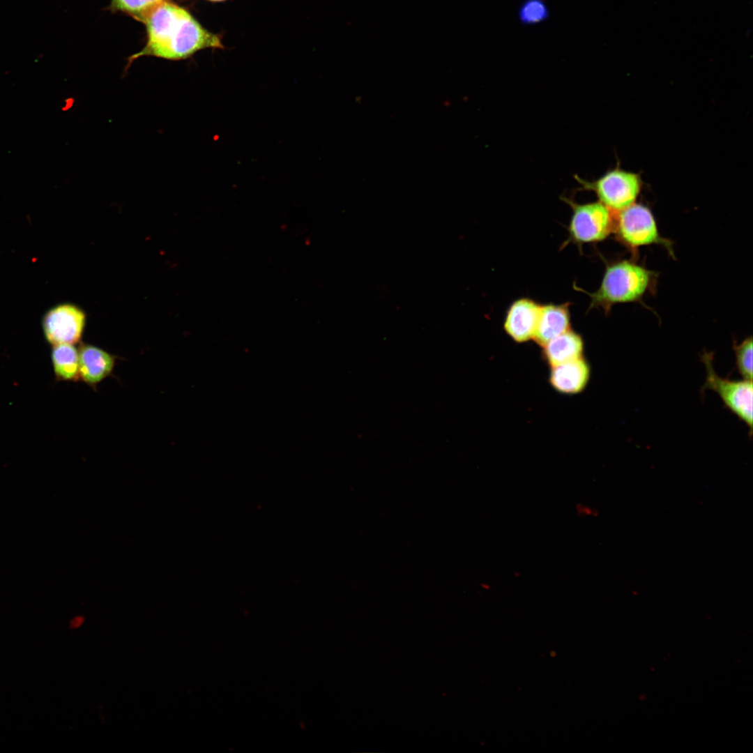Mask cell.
Returning a JSON list of instances; mask_svg holds the SVG:
<instances>
[{"label":"cell","instance_id":"6da1fadb","mask_svg":"<svg viewBox=\"0 0 753 753\" xmlns=\"http://www.w3.org/2000/svg\"><path fill=\"white\" fill-rule=\"evenodd\" d=\"M142 22L146 27L147 43L129 58V63L144 56L179 60L204 48L223 47L218 36L204 29L187 10L168 0L153 8Z\"/></svg>","mask_w":753,"mask_h":753},{"label":"cell","instance_id":"7a4b0ae2","mask_svg":"<svg viewBox=\"0 0 753 753\" xmlns=\"http://www.w3.org/2000/svg\"><path fill=\"white\" fill-rule=\"evenodd\" d=\"M656 280L655 273L634 261L609 263L597 291L586 292L591 307H600L607 313L616 304L639 301L654 289Z\"/></svg>","mask_w":753,"mask_h":753},{"label":"cell","instance_id":"3957f363","mask_svg":"<svg viewBox=\"0 0 753 753\" xmlns=\"http://www.w3.org/2000/svg\"><path fill=\"white\" fill-rule=\"evenodd\" d=\"M618 213L614 220L613 231L623 245L636 252L640 247L660 245L674 256L671 242L661 236L648 207L634 203Z\"/></svg>","mask_w":753,"mask_h":753},{"label":"cell","instance_id":"277c9868","mask_svg":"<svg viewBox=\"0 0 753 753\" xmlns=\"http://www.w3.org/2000/svg\"><path fill=\"white\" fill-rule=\"evenodd\" d=\"M713 352L703 351L701 360L703 363L706 377L701 392L710 390L721 398L725 406L743 420L752 430V381H733L722 378L715 372L713 366Z\"/></svg>","mask_w":753,"mask_h":753},{"label":"cell","instance_id":"5b68a950","mask_svg":"<svg viewBox=\"0 0 753 753\" xmlns=\"http://www.w3.org/2000/svg\"><path fill=\"white\" fill-rule=\"evenodd\" d=\"M610 211L619 212L635 203L641 189L639 176L621 169L607 172L593 182L582 181Z\"/></svg>","mask_w":753,"mask_h":753},{"label":"cell","instance_id":"8992f818","mask_svg":"<svg viewBox=\"0 0 753 753\" xmlns=\"http://www.w3.org/2000/svg\"><path fill=\"white\" fill-rule=\"evenodd\" d=\"M572 208L569 225V240L575 243H595L613 232L611 211L600 201L579 204L567 200Z\"/></svg>","mask_w":753,"mask_h":753},{"label":"cell","instance_id":"52a82bcc","mask_svg":"<svg viewBox=\"0 0 753 753\" xmlns=\"http://www.w3.org/2000/svg\"><path fill=\"white\" fill-rule=\"evenodd\" d=\"M86 314L79 307L63 303L49 310L42 325L46 340L52 346L77 343L83 335Z\"/></svg>","mask_w":753,"mask_h":753},{"label":"cell","instance_id":"ba28073f","mask_svg":"<svg viewBox=\"0 0 753 753\" xmlns=\"http://www.w3.org/2000/svg\"><path fill=\"white\" fill-rule=\"evenodd\" d=\"M541 306L526 298H519L511 304L506 313L504 329L514 341L524 342L533 339Z\"/></svg>","mask_w":753,"mask_h":753},{"label":"cell","instance_id":"9c48e42d","mask_svg":"<svg viewBox=\"0 0 753 753\" xmlns=\"http://www.w3.org/2000/svg\"><path fill=\"white\" fill-rule=\"evenodd\" d=\"M78 350L79 379L95 390L101 381L112 374L116 356L85 343H82Z\"/></svg>","mask_w":753,"mask_h":753},{"label":"cell","instance_id":"30bf717a","mask_svg":"<svg viewBox=\"0 0 753 753\" xmlns=\"http://www.w3.org/2000/svg\"><path fill=\"white\" fill-rule=\"evenodd\" d=\"M589 376V366L586 360L580 357L552 366L549 381L557 391L565 394H575L584 389Z\"/></svg>","mask_w":753,"mask_h":753},{"label":"cell","instance_id":"8fae6325","mask_svg":"<svg viewBox=\"0 0 753 753\" xmlns=\"http://www.w3.org/2000/svg\"><path fill=\"white\" fill-rule=\"evenodd\" d=\"M569 329L568 303L542 305L533 340L542 347L552 339Z\"/></svg>","mask_w":753,"mask_h":753},{"label":"cell","instance_id":"7c38bea8","mask_svg":"<svg viewBox=\"0 0 753 753\" xmlns=\"http://www.w3.org/2000/svg\"><path fill=\"white\" fill-rule=\"evenodd\" d=\"M543 354L552 367L582 357L584 342L581 337L569 329L547 342Z\"/></svg>","mask_w":753,"mask_h":753},{"label":"cell","instance_id":"4fadbf2b","mask_svg":"<svg viewBox=\"0 0 753 753\" xmlns=\"http://www.w3.org/2000/svg\"><path fill=\"white\" fill-rule=\"evenodd\" d=\"M51 357L57 380L66 381L79 380V350L73 344L54 345Z\"/></svg>","mask_w":753,"mask_h":753},{"label":"cell","instance_id":"5bb4252c","mask_svg":"<svg viewBox=\"0 0 753 753\" xmlns=\"http://www.w3.org/2000/svg\"><path fill=\"white\" fill-rule=\"evenodd\" d=\"M550 16L545 0H524L518 9L519 22L524 26H532L548 20Z\"/></svg>","mask_w":753,"mask_h":753},{"label":"cell","instance_id":"9a60e30c","mask_svg":"<svg viewBox=\"0 0 753 753\" xmlns=\"http://www.w3.org/2000/svg\"><path fill=\"white\" fill-rule=\"evenodd\" d=\"M752 337H747L740 344H734L736 364L743 379L752 381Z\"/></svg>","mask_w":753,"mask_h":753},{"label":"cell","instance_id":"2e32d148","mask_svg":"<svg viewBox=\"0 0 753 753\" xmlns=\"http://www.w3.org/2000/svg\"><path fill=\"white\" fill-rule=\"evenodd\" d=\"M162 0H112L116 9L142 22L148 13Z\"/></svg>","mask_w":753,"mask_h":753},{"label":"cell","instance_id":"e0dca14e","mask_svg":"<svg viewBox=\"0 0 753 753\" xmlns=\"http://www.w3.org/2000/svg\"><path fill=\"white\" fill-rule=\"evenodd\" d=\"M575 512L581 518H595L599 514V511L595 507L581 502L575 504Z\"/></svg>","mask_w":753,"mask_h":753},{"label":"cell","instance_id":"ac0fdd59","mask_svg":"<svg viewBox=\"0 0 753 753\" xmlns=\"http://www.w3.org/2000/svg\"><path fill=\"white\" fill-rule=\"evenodd\" d=\"M210 1H224V0H210Z\"/></svg>","mask_w":753,"mask_h":753}]
</instances>
